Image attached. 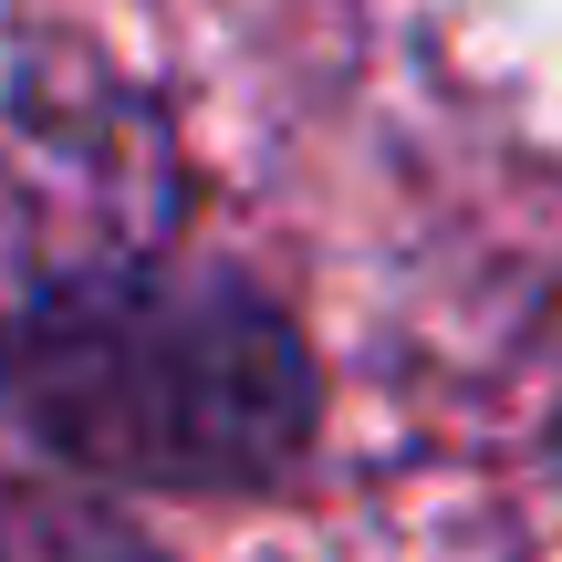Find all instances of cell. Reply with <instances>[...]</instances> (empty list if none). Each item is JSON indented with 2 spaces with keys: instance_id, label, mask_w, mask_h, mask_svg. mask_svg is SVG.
Segmentation results:
<instances>
[{
  "instance_id": "cell-1",
  "label": "cell",
  "mask_w": 562,
  "mask_h": 562,
  "mask_svg": "<svg viewBox=\"0 0 562 562\" xmlns=\"http://www.w3.org/2000/svg\"><path fill=\"white\" fill-rule=\"evenodd\" d=\"M21 427L94 480L261 490L313 438V364L292 323L229 271L94 261L0 323Z\"/></svg>"
}]
</instances>
